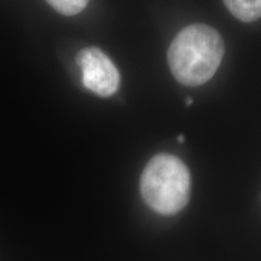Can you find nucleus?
<instances>
[{
    "mask_svg": "<svg viewBox=\"0 0 261 261\" xmlns=\"http://www.w3.org/2000/svg\"><path fill=\"white\" fill-rule=\"evenodd\" d=\"M139 188L152 211L171 217L184 210L190 200V171L177 156L155 155L143 169Z\"/></svg>",
    "mask_w": 261,
    "mask_h": 261,
    "instance_id": "f03ea898",
    "label": "nucleus"
},
{
    "mask_svg": "<svg viewBox=\"0 0 261 261\" xmlns=\"http://www.w3.org/2000/svg\"><path fill=\"white\" fill-rule=\"evenodd\" d=\"M231 15L242 22H254L261 17V0H224Z\"/></svg>",
    "mask_w": 261,
    "mask_h": 261,
    "instance_id": "20e7f679",
    "label": "nucleus"
},
{
    "mask_svg": "<svg viewBox=\"0 0 261 261\" xmlns=\"http://www.w3.org/2000/svg\"><path fill=\"white\" fill-rule=\"evenodd\" d=\"M48 5L64 16L80 14L86 8L90 0H46Z\"/></svg>",
    "mask_w": 261,
    "mask_h": 261,
    "instance_id": "39448f33",
    "label": "nucleus"
},
{
    "mask_svg": "<svg viewBox=\"0 0 261 261\" xmlns=\"http://www.w3.org/2000/svg\"><path fill=\"white\" fill-rule=\"evenodd\" d=\"M184 140H185V137L184 136H179L178 137V142L179 143H182V142H184Z\"/></svg>",
    "mask_w": 261,
    "mask_h": 261,
    "instance_id": "0eeeda50",
    "label": "nucleus"
},
{
    "mask_svg": "<svg viewBox=\"0 0 261 261\" xmlns=\"http://www.w3.org/2000/svg\"><path fill=\"white\" fill-rule=\"evenodd\" d=\"M192 102H194V100H192V98H188V99H187V106L190 107L191 104H192Z\"/></svg>",
    "mask_w": 261,
    "mask_h": 261,
    "instance_id": "423d86ee",
    "label": "nucleus"
},
{
    "mask_svg": "<svg viewBox=\"0 0 261 261\" xmlns=\"http://www.w3.org/2000/svg\"><path fill=\"white\" fill-rule=\"evenodd\" d=\"M83 84L99 97H110L120 87V73L113 61L98 47H85L76 55Z\"/></svg>",
    "mask_w": 261,
    "mask_h": 261,
    "instance_id": "7ed1b4c3",
    "label": "nucleus"
},
{
    "mask_svg": "<svg viewBox=\"0 0 261 261\" xmlns=\"http://www.w3.org/2000/svg\"><path fill=\"white\" fill-rule=\"evenodd\" d=\"M225 44L211 25L195 23L182 28L168 48L167 60L174 79L185 86L210 81L223 61Z\"/></svg>",
    "mask_w": 261,
    "mask_h": 261,
    "instance_id": "f257e3e1",
    "label": "nucleus"
}]
</instances>
